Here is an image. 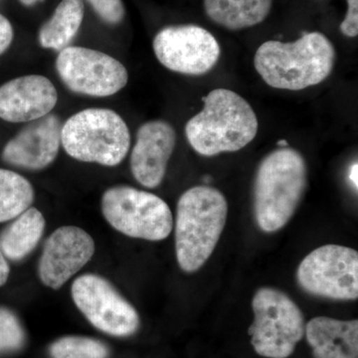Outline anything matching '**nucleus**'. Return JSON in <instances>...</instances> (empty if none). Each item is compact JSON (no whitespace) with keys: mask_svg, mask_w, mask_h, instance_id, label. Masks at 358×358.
I'll list each match as a JSON object with an SVG mask.
<instances>
[{"mask_svg":"<svg viewBox=\"0 0 358 358\" xmlns=\"http://www.w3.org/2000/svg\"><path fill=\"white\" fill-rule=\"evenodd\" d=\"M57 102V90L48 78H15L0 86V119L8 122L35 121L50 114Z\"/></svg>","mask_w":358,"mask_h":358,"instance_id":"15","label":"nucleus"},{"mask_svg":"<svg viewBox=\"0 0 358 358\" xmlns=\"http://www.w3.org/2000/svg\"><path fill=\"white\" fill-rule=\"evenodd\" d=\"M346 1H348V13L345 20L339 26V29L345 36L353 38L358 35V0H346Z\"/></svg>","mask_w":358,"mask_h":358,"instance_id":"24","label":"nucleus"},{"mask_svg":"<svg viewBox=\"0 0 358 358\" xmlns=\"http://www.w3.org/2000/svg\"><path fill=\"white\" fill-rule=\"evenodd\" d=\"M71 294L75 305L99 331L127 338L140 329V315L129 301L105 278L95 274L78 277Z\"/></svg>","mask_w":358,"mask_h":358,"instance_id":"9","label":"nucleus"},{"mask_svg":"<svg viewBox=\"0 0 358 358\" xmlns=\"http://www.w3.org/2000/svg\"><path fill=\"white\" fill-rule=\"evenodd\" d=\"M96 245L86 231L76 226H63L45 242L38 264V275L45 286L62 288L93 258Z\"/></svg>","mask_w":358,"mask_h":358,"instance_id":"12","label":"nucleus"},{"mask_svg":"<svg viewBox=\"0 0 358 358\" xmlns=\"http://www.w3.org/2000/svg\"><path fill=\"white\" fill-rule=\"evenodd\" d=\"M228 202L211 186L186 190L176 207V253L181 270L199 271L217 246L225 227Z\"/></svg>","mask_w":358,"mask_h":358,"instance_id":"4","label":"nucleus"},{"mask_svg":"<svg viewBox=\"0 0 358 358\" xmlns=\"http://www.w3.org/2000/svg\"><path fill=\"white\" fill-rule=\"evenodd\" d=\"M52 358H109V348L98 339L86 336H64L49 348Z\"/></svg>","mask_w":358,"mask_h":358,"instance_id":"21","label":"nucleus"},{"mask_svg":"<svg viewBox=\"0 0 358 358\" xmlns=\"http://www.w3.org/2000/svg\"><path fill=\"white\" fill-rule=\"evenodd\" d=\"M21 3L25 6H32L36 4L37 2L43 1V0H20Z\"/></svg>","mask_w":358,"mask_h":358,"instance_id":"28","label":"nucleus"},{"mask_svg":"<svg viewBox=\"0 0 358 358\" xmlns=\"http://www.w3.org/2000/svg\"><path fill=\"white\" fill-rule=\"evenodd\" d=\"M303 291L336 301L358 298V253L341 245H324L305 257L296 271Z\"/></svg>","mask_w":358,"mask_h":358,"instance_id":"8","label":"nucleus"},{"mask_svg":"<svg viewBox=\"0 0 358 358\" xmlns=\"http://www.w3.org/2000/svg\"><path fill=\"white\" fill-rule=\"evenodd\" d=\"M35 193L20 174L0 169V223L13 220L31 207Z\"/></svg>","mask_w":358,"mask_h":358,"instance_id":"20","label":"nucleus"},{"mask_svg":"<svg viewBox=\"0 0 358 358\" xmlns=\"http://www.w3.org/2000/svg\"><path fill=\"white\" fill-rule=\"evenodd\" d=\"M103 217L122 234L148 241L166 239L173 228L171 208L154 193L128 185L113 186L102 196Z\"/></svg>","mask_w":358,"mask_h":358,"instance_id":"7","label":"nucleus"},{"mask_svg":"<svg viewBox=\"0 0 358 358\" xmlns=\"http://www.w3.org/2000/svg\"><path fill=\"white\" fill-rule=\"evenodd\" d=\"M336 58L331 40L322 33L310 32L289 43L265 42L257 49L254 66L272 88L301 91L327 79Z\"/></svg>","mask_w":358,"mask_h":358,"instance_id":"1","label":"nucleus"},{"mask_svg":"<svg viewBox=\"0 0 358 358\" xmlns=\"http://www.w3.org/2000/svg\"><path fill=\"white\" fill-rule=\"evenodd\" d=\"M83 0H62L53 15L41 26L38 41L45 49L61 52L69 47L84 20Z\"/></svg>","mask_w":358,"mask_h":358,"instance_id":"19","label":"nucleus"},{"mask_svg":"<svg viewBox=\"0 0 358 358\" xmlns=\"http://www.w3.org/2000/svg\"><path fill=\"white\" fill-rule=\"evenodd\" d=\"M357 162L352 164V169H350V179L352 181L353 186H355V188L357 189Z\"/></svg>","mask_w":358,"mask_h":358,"instance_id":"27","label":"nucleus"},{"mask_svg":"<svg viewBox=\"0 0 358 358\" xmlns=\"http://www.w3.org/2000/svg\"><path fill=\"white\" fill-rule=\"evenodd\" d=\"M308 186L305 157L289 147L266 155L257 169L253 185V210L263 232L282 229L293 217Z\"/></svg>","mask_w":358,"mask_h":358,"instance_id":"2","label":"nucleus"},{"mask_svg":"<svg viewBox=\"0 0 358 358\" xmlns=\"http://www.w3.org/2000/svg\"><path fill=\"white\" fill-rule=\"evenodd\" d=\"M273 0H204L207 16L229 30L260 24L268 17Z\"/></svg>","mask_w":358,"mask_h":358,"instance_id":"18","label":"nucleus"},{"mask_svg":"<svg viewBox=\"0 0 358 358\" xmlns=\"http://www.w3.org/2000/svg\"><path fill=\"white\" fill-rule=\"evenodd\" d=\"M14 31L10 21L0 14V55L4 53L13 43Z\"/></svg>","mask_w":358,"mask_h":358,"instance_id":"25","label":"nucleus"},{"mask_svg":"<svg viewBox=\"0 0 358 358\" xmlns=\"http://www.w3.org/2000/svg\"><path fill=\"white\" fill-rule=\"evenodd\" d=\"M254 322L251 345L266 358H288L305 336V317L288 294L277 289H259L252 301Z\"/></svg>","mask_w":358,"mask_h":358,"instance_id":"6","label":"nucleus"},{"mask_svg":"<svg viewBox=\"0 0 358 358\" xmlns=\"http://www.w3.org/2000/svg\"><path fill=\"white\" fill-rule=\"evenodd\" d=\"M63 124L55 114L29 122L10 141L1 152L9 166L27 171H41L56 159L61 145Z\"/></svg>","mask_w":358,"mask_h":358,"instance_id":"13","label":"nucleus"},{"mask_svg":"<svg viewBox=\"0 0 358 358\" xmlns=\"http://www.w3.org/2000/svg\"><path fill=\"white\" fill-rule=\"evenodd\" d=\"M25 345V331L13 310L0 307V355L18 352Z\"/></svg>","mask_w":358,"mask_h":358,"instance_id":"22","label":"nucleus"},{"mask_svg":"<svg viewBox=\"0 0 358 358\" xmlns=\"http://www.w3.org/2000/svg\"><path fill=\"white\" fill-rule=\"evenodd\" d=\"M203 109L185 126V136L193 150L203 157L235 152L254 141L259 122L246 100L231 91L213 90L203 99Z\"/></svg>","mask_w":358,"mask_h":358,"instance_id":"3","label":"nucleus"},{"mask_svg":"<svg viewBox=\"0 0 358 358\" xmlns=\"http://www.w3.org/2000/svg\"><path fill=\"white\" fill-rule=\"evenodd\" d=\"M61 145L72 159L113 167L128 155L131 134L115 110L92 108L72 115L63 124Z\"/></svg>","mask_w":358,"mask_h":358,"instance_id":"5","label":"nucleus"},{"mask_svg":"<svg viewBox=\"0 0 358 358\" xmlns=\"http://www.w3.org/2000/svg\"><path fill=\"white\" fill-rule=\"evenodd\" d=\"M9 273H10V268H9L8 262L0 250V287L6 285L8 280Z\"/></svg>","mask_w":358,"mask_h":358,"instance_id":"26","label":"nucleus"},{"mask_svg":"<svg viewBox=\"0 0 358 358\" xmlns=\"http://www.w3.org/2000/svg\"><path fill=\"white\" fill-rule=\"evenodd\" d=\"M56 70L71 92L89 96H110L126 87L127 68L117 59L86 47L69 46L59 52Z\"/></svg>","mask_w":358,"mask_h":358,"instance_id":"10","label":"nucleus"},{"mask_svg":"<svg viewBox=\"0 0 358 358\" xmlns=\"http://www.w3.org/2000/svg\"><path fill=\"white\" fill-rule=\"evenodd\" d=\"M176 145V133L169 122L155 120L141 124L131 155L134 179L150 189L162 185Z\"/></svg>","mask_w":358,"mask_h":358,"instance_id":"14","label":"nucleus"},{"mask_svg":"<svg viewBox=\"0 0 358 358\" xmlns=\"http://www.w3.org/2000/svg\"><path fill=\"white\" fill-rule=\"evenodd\" d=\"M13 220L0 233V250L6 259L18 262L36 248L43 236L46 221L34 207H29Z\"/></svg>","mask_w":358,"mask_h":358,"instance_id":"17","label":"nucleus"},{"mask_svg":"<svg viewBox=\"0 0 358 358\" xmlns=\"http://www.w3.org/2000/svg\"><path fill=\"white\" fill-rule=\"evenodd\" d=\"M305 336L313 358H358V320L313 317Z\"/></svg>","mask_w":358,"mask_h":358,"instance_id":"16","label":"nucleus"},{"mask_svg":"<svg viewBox=\"0 0 358 358\" xmlns=\"http://www.w3.org/2000/svg\"><path fill=\"white\" fill-rule=\"evenodd\" d=\"M87 1L93 7L99 17L109 24H119L124 20L126 10L122 0H87Z\"/></svg>","mask_w":358,"mask_h":358,"instance_id":"23","label":"nucleus"},{"mask_svg":"<svg viewBox=\"0 0 358 358\" xmlns=\"http://www.w3.org/2000/svg\"><path fill=\"white\" fill-rule=\"evenodd\" d=\"M155 57L166 69L201 76L213 69L221 55L220 45L208 30L194 24L167 26L154 39Z\"/></svg>","mask_w":358,"mask_h":358,"instance_id":"11","label":"nucleus"}]
</instances>
